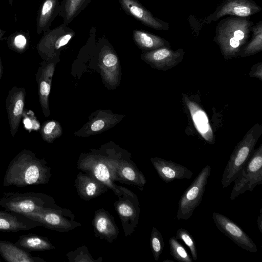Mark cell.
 Segmentation results:
<instances>
[{
  "instance_id": "1",
  "label": "cell",
  "mask_w": 262,
  "mask_h": 262,
  "mask_svg": "<svg viewBox=\"0 0 262 262\" xmlns=\"http://www.w3.org/2000/svg\"><path fill=\"white\" fill-rule=\"evenodd\" d=\"M51 177V167L30 151H23L10 162L4 178V187L43 185Z\"/></svg>"
},
{
  "instance_id": "2",
  "label": "cell",
  "mask_w": 262,
  "mask_h": 262,
  "mask_svg": "<svg viewBox=\"0 0 262 262\" xmlns=\"http://www.w3.org/2000/svg\"><path fill=\"white\" fill-rule=\"evenodd\" d=\"M253 26V22L247 17H229L218 23L214 40L225 57H233L240 52L248 40Z\"/></svg>"
},
{
  "instance_id": "3",
  "label": "cell",
  "mask_w": 262,
  "mask_h": 262,
  "mask_svg": "<svg viewBox=\"0 0 262 262\" xmlns=\"http://www.w3.org/2000/svg\"><path fill=\"white\" fill-rule=\"evenodd\" d=\"M0 206L6 210L23 214L59 207L51 196L35 192H5L0 198Z\"/></svg>"
},
{
  "instance_id": "4",
  "label": "cell",
  "mask_w": 262,
  "mask_h": 262,
  "mask_svg": "<svg viewBox=\"0 0 262 262\" xmlns=\"http://www.w3.org/2000/svg\"><path fill=\"white\" fill-rule=\"evenodd\" d=\"M230 199L234 200L246 191L262 184V145L251 154L233 181Z\"/></svg>"
},
{
  "instance_id": "5",
  "label": "cell",
  "mask_w": 262,
  "mask_h": 262,
  "mask_svg": "<svg viewBox=\"0 0 262 262\" xmlns=\"http://www.w3.org/2000/svg\"><path fill=\"white\" fill-rule=\"evenodd\" d=\"M210 172V166H205L181 195L176 215L178 220L191 217L202 200Z\"/></svg>"
},
{
  "instance_id": "6",
  "label": "cell",
  "mask_w": 262,
  "mask_h": 262,
  "mask_svg": "<svg viewBox=\"0 0 262 262\" xmlns=\"http://www.w3.org/2000/svg\"><path fill=\"white\" fill-rule=\"evenodd\" d=\"M77 167L103 183L118 197L129 191L116 184L107 157L92 155L83 157L79 160Z\"/></svg>"
},
{
  "instance_id": "7",
  "label": "cell",
  "mask_w": 262,
  "mask_h": 262,
  "mask_svg": "<svg viewBox=\"0 0 262 262\" xmlns=\"http://www.w3.org/2000/svg\"><path fill=\"white\" fill-rule=\"evenodd\" d=\"M24 215L39 222L46 228L60 232H67L81 225L74 220L75 216L70 210L60 207Z\"/></svg>"
},
{
  "instance_id": "8",
  "label": "cell",
  "mask_w": 262,
  "mask_h": 262,
  "mask_svg": "<svg viewBox=\"0 0 262 262\" xmlns=\"http://www.w3.org/2000/svg\"><path fill=\"white\" fill-rule=\"evenodd\" d=\"M256 140V137L248 135L235 147L223 173L221 183L223 188L230 185L236 178L250 157Z\"/></svg>"
},
{
  "instance_id": "9",
  "label": "cell",
  "mask_w": 262,
  "mask_h": 262,
  "mask_svg": "<svg viewBox=\"0 0 262 262\" xmlns=\"http://www.w3.org/2000/svg\"><path fill=\"white\" fill-rule=\"evenodd\" d=\"M114 207L121 220L125 235H130L139 222L140 208L137 196L129 190L118 197L114 203Z\"/></svg>"
},
{
  "instance_id": "10",
  "label": "cell",
  "mask_w": 262,
  "mask_h": 262,
  "mask_svg": "<svg viewBox=\"0 0 262 262\" xmlns=\"http://www.w3.org/2000/svg\"><path fill=\"white\" fill-rule=\"evenodd\" d=\"M212 219L217 229L244 250L256 253L257 248L250 237L235 222L226 216L213 212Z\"/></svg>"
},
{
  "instance_id": "11",
  "label": "cell",
  "mask_w": 262,
  "mask_h": 262,
  "mask_svg": "<svg viewBox=\"0 0 262 262\" xmlns=\"http://www.w3.org/2000/svg\"><path fill=\"white\" fill-rule=\"evenodd\" d=\"M107 157L116 181L134 185L143 190L146 179L133 162L118 156H109Z\"/></svg>"
},
{
  "instance_id": "12",
  "label": "cell",
  "mask_w": 262,
  "mask_h": 262,
  "mask_svg": "<svg viewBox=\"0 0 262 262\" xmlns=\"http://www.w3.org/2000/svg\"><path fill=\"white\" fill-rule=\"evenodd\" d=\"M261 10L253 0H225L205 19L206 24L217 20L226 16L248 17Z\"/></svg>"
},
{
  "instance_id": "13",
  "label": "cell",
  "mask_w": 262,
  "mask_h": 262,
  "mask_svg": "<svg viewBox=\"0 0 262 262\" xmlns=\"http://www.w3.org/2000/svg\"><path fill=\"white\" fill-rule=\"evenodd\" d=\"M75 32L66 24L43 32L37 48L42 53H53L66 46L75 35Z\"/></svg>"
},
{
  "instance_id": "14",
  "label": "cell",
  "mask_w": 262,
  "mask_h": 262,
  "mask_svg": "<svg viewBox=\"0 0 262 262\" xmlns=\"http://www.w3.org/2000/svg\"><path fill=\"white\" fill-rule=\"evenodd\" d=\"M122 8L128 14L144 25L158 30H168V23L155 17L137 0H119Z\"/></svg>"
},
{
  "instance_id": "15",
  "label": "cell",
  "mask_w": 262,
  "mask_h": 262,
  "mask_svg": "<svg viewBox=\"0 0 262 262\" xmlns=\"http://www.w3.org/2000/svg\"><path fill=\"white\" fill-rule=\"evenodd\" d=\"M150 160L159 177L166 183L176 180L189 179L193 176L191 170L174 162L158 157Z\"/></svg>"
},
{
  "instance_id": "16",
  "label": "cell",
  "mask_w": 262,
  "mask_h": 262,
  "mask_svg": "<svg viewBox=\"0 0 262 262\" xmlns=\"http://www.w3.org/2000/svg\"><path fill=\"white\" fill-rule=\"evenodd\" d=\"M95 236L113 243L119 233L113 216L106 210L100 208L95 211L93 220Z\"/></svg>"
},
{
  "instance_id": "17",
  "label": "cell",
  "mask_w": 262,
  "mask_h": 262,
  "mask_svg": "<svg viewBox=\"0 0 262 262\" xmlns=\"http://www.w3.org/2000/svg\"><path fill=\"white\" fill-rule=\"evenodd\" d=\"M40 223L23 214L10 211L0 210V231L17 232L28 230L37 226Z\"/></svg>"
},
{
  "instance_id": "18",
  "label": "cell",
  "mask_w": 262,
  "mask_h": 262,
  "mask_svg": "<svg viewBox=\"0 0 262 262\" xmlns=\"http://www.w3.org/2000/svg\"><path fill=\"white\" fill-rule=\"evenodd\" d=\"M75 185L79 196L86 201L105 193L108 188L105 184L93 176L81 172L77 174Z\"/></svg>"
},
{
  "instance_id": "19",
  "label": "cell",
  "mask_w": 262,
  "mask_h": 262,
  "mask_svg": "<svg viewBox=\"0 0 262 262\" xmlns=\"http://www.w3.org/2000/svg\"><path fill=\"white\" fill-rule=\"evenodd\" d=\"M184 52L182 49L174 51L169 47H164L151 50L144 54L148 61L160 68H171L183 58Z\"/></svg>"
},
{
  "instance_id": "20",
  "label": "cell",
  "mask_w": 262,
  "mask_h": 262,
  "mask_svg": "<svg viewBox=\"0 0 262 262\" xmlns=\"http://www.w3.org/2000/svg\"><path fill=\"white\" fill-rule=\"evenodd\" d=\"M60 3L59 0H44L38 10L36 18L37 33L49 29L53 21L58 15Z\"/></svg>"
},
{
  "instance_id": "21",
  "label": "cell",
  "mask_w": 262,
  "mask_h": 262,
  "mask_svg": "<svg viewBox=\"0 0 262 262\" xmlns=\"http://www.w3.org/2000/svg\"><path fill=\"white\" fill-rule=\"evenodd\" d=\"M0 254L7 262H45L8 241H0Z\"/></svg>"
},
{
  "instance_id": "22",
  "label": "cell",
  "mask_w": 262,
  "mask_h": 262,
  "mask_svg": "<svg viewBox=\"0 0 262 262\" xmlns=\"http://www.w3.org/2000/svg\"><path fill=\"white\" fill-rule=\"evenodd\" d=\"M14 244L29 252L51 250L56 248V246L47 237L33 233L20 236Z\"/></svg>"
},
{
  "instance_id": "23",
  "label": "cell",
  "mask_w": 262,
  "mask_h": 262,
  "mask_svg": "<svg viewBox=\"0 0 262 262\" xmlns=\"http://www.w3.org/2000/svg\"><path fill=\"white\" fill-rule=\"evenodd\" d=\"M133 36L137 45L144 50H153L162 47H170L169 42L165 39L148 32L135 30Z\"/></svg>"
},
{
  "instance_id": "24",
  "label": "cell",
  "mask_w": 262,
  "mask_h": 262,
  "mask_svg": "<svg viewBox=\"0 0 262 262\" xmlns=\"http://www.w3.org/2000/svg\"><path fill=\"white\" fill-rule=\"evenodd\" d=\"M187 105L196 128L207 141L212 142V132L206 114L193 102H189Z\"/></svg>"
},
{
  "instance_id": "25",
  "label": "cell",
  "mask_w": 262,
  "mask_h": 262,
  "mask_svg": "<svg viewBox=\"0 0 262 262\" xmlns=\"http://www.w3.org/2000/svg\"><path fill=\"white\" fill-rule=\"evenodd\" d=\"M91 0H62L58 15L68 25L90 4Z\"/></svg>"
},
{
  "instance_id": "26",
  "label": "cell",
  "mask_w": 262,
  "mask_h": 262,
  "mask_svg": "<svg viewBox=\"0 0 262 262\" xmlns=\"http://www.w3.org/2000/svg\"><path fill=\"white\" fill-rule=\"evenodd\" d=\"M252 38L241 52V56H246L255 54L262 50V21L260 20L253 25L251 30Z\"/></svg>"
},
{
  "instance_id": "27",
  "label": "cell",
  "mask_w": 262,
  "mask_h": 262,
  "mask_svg": "<svg viewBox=\"0 0 262 262\" xmlns=\"http://www.w3.org/2000/svg\"><path fill=\"white\" fill-rule=\"evenodd\" d=\"M168 242L170 254L174 259L179 262H192V259L175 236L171 237Z\"/></svg>"
},
{
  "instance_id": "28",
  "label": "cell",
  "mask_w": 262,
  "mask_h": 262,
  "mask_svg": "<svg viewBox=\"0 0 262 262\" xmlns=\"http://www.w3.org/2000/svg\"><path fill=\"white\" fill-rule=\"evenodd\" d=\"M150 246L154 257L157 261L163 252L165 244L161 233L154 227L150 234Z\"/></svg>"
},
{
  "instance_id": "29",
  "label": "cell",
  "mask_w": 262,
  "mask_h": 262,
  "mask_svg": "<svg viewBox=\"0 0 262 262\" xmlns=\"http://www.w3.org/2000/svg\"><path fill=\"white\" fill-rule=\"evenodd\" d=\"M70 261L76 262H96L102 261V259L100 257L98 259H94L90 254L87 248L83 245L74 251H71L67 254Z\"/></svg>"
},
{
  "instance_id": "30",
  "label": "cell",
  "mask_w": 262,
  "mask_h": 262,
  "mask_svg": "<svg viewBox=\"0 0 262 262\" xmlns=\"http://www.w3.org/2000/svg\"><path fill=\"white\" fill-rule=\"evenodd\" d=\"M29 34L23 31H17L8 37V43L19 51L24 50L28 44Z\"/></svg>"
},
{
  "instance_id": "31",
  "label": "cell",
  "mask_w": 262,
  "mask_h": 262,
  "mask_svg": "<svg viewBox=\"0 0 262 262\" xmlns=\"http://www.w3.org/2000/svg\"><path fill=\"white\" fill-rule=\"evenodd\" d=\"M177 239L182 241L189 248L192 255V259L198 258L196 246L192 235L186 229L181 228L178 229L175 236Z\"/></svg>"
},
{
  "instance_id": "32",
  "label": "cell",
  "mask_w": 262,
  "mask_h": 262,
  "mask_svg": "<svg viewBox=\"0 0 262 262\" xmlns=\"http://www.w3.org/2000/svg\"><path fill=\"white\" fill-rule=\"evenodd\" d=\"M118 62L117 57L113 53L106 54L103 59V64L108 67H113L117 64Z\"/></svg>"
},
{
  "instance_id": "33",
  "label": "cell",
  "mask_w": 262,
  "mask_h": 262,
  "mask_svg": "<svg viewBox=\"0 0 262 262\" xmlns=\"http://www.w3.org/2000/svg\"><path fill=\"white\" fill-rule=\"evenodd\" d=\"M24 105V101L21 99H18L15 102L13 110V115L14 117H18L21 115L23 112Z\"/></svg>"
},
{
  "instance_id": "34",
  "label": "cell",
  "mask_w": 262,
  "mask_h": 262,
  "mask_svg": "<svg viewBox=\"0 0 262 262\" xmlns=\"http://www.w3.org/2000/svg\"><path fill=\"white\" fill-rule=\"evenodd\" d=\"M50 92V85L45 81L40 83V92L42 96L47 97Z\"/></svg>"
},
{
  "instance_id": "35",
  "label": "cell",
  "mask_w": 262,
  "mask_h": 262,
  "mask_svg": "<svg viewBox=\"0 0 262 262\" xmlns=\"http://www.w3.org/2000/svg\"><path fill=\"white\" fill-rule=\"evenodd\" d=\"M105 123L103 120H98L95 121L91 125V130L93 132H97L102 129L104 126Z\"/></svg>"
},
{
  "instance_id": "36",
  "label": "cell",
  "mask_w": 262,
  "mask_h": 262,
  "mask_svg": "<svg viewBox=\"0 0 262 262\" xmlns=\"http://www.w3.org/2000/svg\"><path fill=\"white\" fill-rule=\"evenodd\" d=\"M56 123L54 121L49 122L44 127L43 132L46 135L51 134L56 126Z\"/></svg>"
},
{
  "instance_id": "37",
  "label": "cell",
  "mask_w": 262,
  "mask_h": 262,
  "mask_svg": "<svg viewBox=\"0 0 262 262\" xmlns=\"http://www.w3.org/2000/svg\"><path fill=\"white\" fill-rule=\"evenodd\" d=\"M257 224L260 232L262 233V208L260 209L259 214L258 216Z\"/></svg>"
},
{
  "instance_id": "38",
  "label": "cell",
  "mask_w": 262,
  "mask_h": 262,
  "mask_svg": "<svg viewBox=\"0 0 262 262\" xmlns=\"http://www.w3.org/2000/svg\"><path fill=\"white\" fill-rule=\"evenodd\" d=\"M5 33H6V31L2 30L0 28V41L5 39V38L3 37V36L5 35Z\"/></svg>"
},
{
  "instance_id": "39",
  "label": "cell",
  "mask_w": 262,
  "mask_h": 262,
  "mask_svg": "<svg viewBox=\"0 0 262 262\" xmlns=\"http://www.w3.org/2000/svg\"><path fill=\"white\" fill-rule=\"evenodd\" d=\"M8 3L11 6H12L13 0H8Z\"/></svg>"
},
{
  "instance_id": "40",
  "label": "cell",
  "mask_w": 262,
  "mask_h": 262,
  "mask_svg": "<svg viewBox=\"0 0 262 262\" xmlns=\"http://www.w3.org/2000/svg\"><path fill=\"white\" fill-rule=\"evenodd\" d=\"M165 261H171V262L172 261V262H173V261L167 260V259L163 261V262H165Z\"/></svg>"
},
{
  "instance_id": "41",
  "label": "cell",
  "mask_w": 262,
  "mask_h": 262,
  "mask_svg": "<svg viewBox=\"0 0 262 262\" xmlns=\"http://www.w3.org/2000/svg\"><path fill=\"white\" fill-rule=\"evenodd\" d=\"M0 261H1V260L0 259Z\"/></svg>"
}]
</instances>
